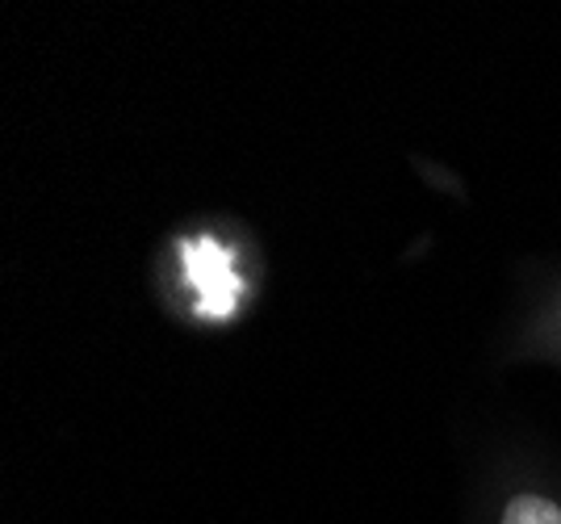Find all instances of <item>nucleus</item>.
I'll use <instances>...</instances> for the list:
<instances>
[{"label":"nucleus","instance_id":"obj_1","mask_svg":"<svg viewBox=\"0 0 561 524\" xmlns=\"http://www.w3.org/2000/svg\"><path fill=\"white\" fill-rule=\"evenodd\" d=\"M478 524H561V475L537 457H494L478 482Z\"/></svg>","mask_w":561,"mask_h":524},{"label":"nucleus","instance_id":"obj_2","mask_svg":"<svg viewBox=\"0 0 561 524\" xmlns=\"http://www.w3.org/2000/svg\"><path fill=\"white\" fill-rule=\"evenodd\" d=\"M503 361L561 369V273L540 282L533 298L519 307L503 340Z\"/></svg>","mask_w":561,"mask_h":524}]
</instances>
